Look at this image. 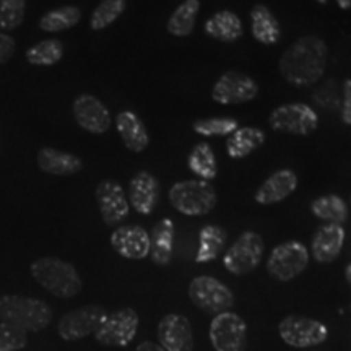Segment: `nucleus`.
<instances>
[{
    "label": "nucleus",
    "instance_id": "f257e3e1",
    "mask_svg": "<svg viewBox=\"0 0 351 351\" xmlns=\"http://www.w3.org/2000/svg\"><path fill=\"white\" fill-rule=\"evenodd\" d=\"M327 44L317 36H302L283 52L280 72L293 86H313L327 67Z\"/></svg>",
    "mask_w": 351,
    "mask_h": 351
},
{
    "label": "nucleus",
    "instance_id": "f03ea898",
    "mask_svg": "<svg viewBox=\"0 0 351 351\" xmlns=\"http://www.w3.org/2000/svg\"><path fill=\"white\" fill-rule=\"evenodd\" d=\"M54 311L39 298L2 295L0 296V322L23 332H41L51 326Z\"/></svg>",
    "mask_w": 351,
    "mask_h": 351
},
{
    "label": "nucleus",
    "instance_id": "7ed1b4c3",
    "mask_svg": "<svg viewBox=\"0 0 351 351\" xmlns=\"http://www.w3.org/2000/svg\"><path fill=\"white\" fill-rule=\"evenodd\" d=\"M32 276L52 296L70 300L80 295L83 282L78 270L72 263L59 257H41L29 265Z\"/></svg>",
    "mask_w": 351,
    "mask_h": 351
},
{
    "label": "nucleus",
    "instance_id": "20e7f679",
    "mask_svg": "<svg viewBox=\"0 0 351 351\" xmlns=\"http://www.w3.org/2000/svg\"><path fill=\"white\" fill-rule=\"evenodd\" d=\"M169 202L186 217H204L217 207V191L207 181H182L171 187Z\"/></svg>",
    "mask_w": 351,
    "mask_h": 351
},
{
    "label": "nucleus",
    "instance_id": "39448f33",
    "mask_svg": "<svg viewBox=\"0 0 351 351\" xmlns=\"http://www.w3.org/2000/svg\"><path fill=\"white\" fill-rule=\"evenodd\" d=\"M189 298L207 314L228 313L234 306V295L225 283L208 275L195 276L189 285Z\"/></svg>",
    "mask_w": 351,
    "mask_h": 351
},
{
    "label": "nucleus",
    "instance_id": "423d86ee",
    "mask_svg": "<svg viewBox=\"0 0 351 351\" xmlns=\"http://www.w3.org/2000/svg\"><path fill=\"white\" fill-rule=\"evenodd\" d=\"M108 317V311L99 304L82 306L69 311L57 324V333L65 341H77L95 335L96 330Z\"/></svg>",
    "mask_w": 351,
    "mask_h": 351
},
{
    "label": "nucleus",
    "instance_id": "0eeeda50",
    "mask_svg": "<svg viewBox=\"0 0 351 351\" xmlns=\"http://www.w3.org/2000/svg\"><path fill=\"white\" fill-rule=\"evenodd\" d=\"M265 245L258 232L245 231L232 243L223 257V265L232 275L251 274L258 267Z\"/></svg>",
    "mask_w": 351,
    "mask_h": 351
},
{
    "label": "nucleus",
    "instance_id": "6e6552de",
    "mask_svg": "<svg viewBox=\"0 0 351 351\" xmlns=\"http://www.w3.org/2000/svg\"><path fill=\"white\" fill-rule=\"evenodd\" d=\"M138 320L137 311H134L132 307H121V309L108 314V317L96 330L95 339L104 346L124 348L137 335Z\"/></svg>",
    "mask_w": 351,
    "mask_h": 351
},
{
    "label": "nucleus",
    "instance_id": "1a4fd4ad",
    "mask_svg": "<svg viewBox=\"0 0 351 351\" xmlns=\"http://www.w3.org/2000/svg\"><path fill=\"white\" fill-rule=\"evenodd\" d=\"M309 263V252L298 241L283 243L271 251L267 261V270L278 282H291L306 270Z\"/></svg>",
    "mask_w": 351,
    "mask_h": 351
},
{
    "label": "nucleus",
    "instance_id": "9d476101",
    "mask_svg": "<svg viewBox=\"0 0 351 351\" xmlns=\"http://www.w3.org/2000/svg\"><path fill=\"white\" fill-rule=\"evenodd\" d=\"M269 122L274 130L291 135H309L317 129L319 116L304 103H291L274 109Z\"/></svg>",
    "mask_w": 351,
    "mask_h": 351
},
{
    "label": "nucleus",
    "instance_id": "9b49d317",
    "mask_svg": "<svg viewBox=\"0 0 351 351\" xmlns=\"http://www.w3.org/2000/svg\"><path fill=\"white\" fill-rule=\"evenodd\" d=\"M278 333L293 348H311L327 340L328 328L319 320L300 315H288L278 324Z\"/></svg>",
    "mask_w": 351,
    "mask_h": 351
},
{
    "label": "nucleus",
    "instance_id": "f8f14e48",
    "mask_svg": "<svg viewBox=\"0 0 351 351\" xmlns=\"http://www.w3.org/2000/svg\"><path fill=\"white\" fill-rule=\"evenodd\" d=\"M210 340L217 351H245L247 326L234 313L217 314L210 324Z\"/></svg>",
    "mask_w": 351,
    "mask_h": 351
},
{
    "label": "nucleus",
    "instance_id": "ddd939ff",
    "mask_svg": "<svg viewBox=\"0 0 351 351\" xmlns=\"http://www.w3.org/2000/svg\"><path fill=\"white\" fill-rule=\"evenodd\" d=\"M258 95V85L251 77L243 72H230L223 73L215 83L212 98L219 104H241L247 103Z\"/></svg>",
    "mask_w": 351,
    "mask_h": 351
},
{
    "label": "nucleus",
    "instance_id": "4468645a",
    "mask_svg": "<svg viewBox=\"0 0 351 351\" xmlns=\"http://www.w3.org/2000/svg\"><path fill=\"white\" fill-rule=\"evenodd\" d=\"M96 202L101 218L108 226L121 225L130 213V204L119 184L114 181H101L96 187Z\"/></svg>",
    "mask_w": 351,
    "mask_h": 351
},
{
    "label": "nucleus",
    "instance_id": "2eb2a0df",
    "mask_svg": "<svg viewBox=\"0 0 351 351\" xmlns=\"http://www.w3.org/2000/svg\"><path fill=\"white\" fill-rule=\"evenodd\" d=\"M72 109L77 124L90 134H104L111 127V112L103 101L93 95H78L73 99Z\"/></svg>",
    "mask_w": 351,
    "mask_h": 351
},
{
    "label": "nucleus",
    "instance_id": "dca6fc26",
    "mask_svg": "<svg viewBox=\"0 0 351 351\" xmlns=\"http://www.w3.org/2000/svg\"><path fill=\"white\" fill-rule=\"evenodd\" d=\"M158 340L166 351H194L191 320L181 314H168L158 324Z\"/></svg>",
    "mask_w": 351,
    "mask_h": 351
},
{
    "label": "nucleus",
    "instance_id": "f3484780",
    "mask_svg": "<svg viewBox=\"0 0 351 351\" xmlns=\"http://www.w3.org/2000/svg\"><path fill=\"white\" fill-rule=\"evenodd\" d=\"M111 245L121 257L142 261L150 254V234L137 225L119 226L112 231Z\"/></svg>",
    "mask_w": 351,
    "mask_h": 351
},
{
    "label": "nucleus",
    "instance_id": "a211bd4d",
    "mask_svg": "<svg viewBox=\"0 0 351 351\" xmlns=\"http://www.w3.org/2000/svg\"><path fill=\"white\" fill-rule=\"evenodd\" d=\"M130 205L140 215H152L160 200V182L152 173L140 171L129 184Z\"/></svg>",
    "mask_w": 351,
    "mask_h": 351
},
{
    "label": "nucleus",
    "instance_id": "6ab92c4d",
    "mask_svg": "<svg viewBox=\"0 0 351 351\" xmlns=\"http://www.w3.org/2000/svg\"><path fill=\"white\" fill-rule=\"evenodd\" d=\"M345 243V230L341 225L327 223L317 228L313 236V256L320 263H330L340 256Z\"/></svg>",
    "mask_w": 351,
    "mask_h": 351
},
{
    "label": "nucleus",
    "instance_id": "aec40b11",
    "mask_svg": "<svg viewBox=\"0 0 351 351\" xmlns=\"http://www.w3.org/2000/svg\"><path fill=\"white\" fill-rule=\"evenodd\" d=\"M36 161L39 169L51 176H72L80 173L83 169V161L80 156L51 147L39 148Z\"/></svg>",
    "mask_w": 351,
    "mask_h": 351
},
{
    "label": "nucleus",
    "instance_id": "412c9836",
    "mask_svg": "<svg viewBox=\"0 0 351 351\" xmlns=\"http://www.w3.org/2000/svg\"><path fill=\"white\" fill-rule=\"evenodd\" d=\"M298 187V176L291 169H282L271 174L256 192V202L261 205L278 204L293 194Z\"/></svg>",
    "mask_w": 351,
    "mask_h": 351
},
{
    "label": "nucleus",
    "instance_id": "4be33fe9",
    "mask_svg": "<svg viewBox=\"0 0 351 351\" xmlns=\"http://www.w3.org/2000/svg\"><path fill=\"white\" fill-rule=\"evenodd\" d=\"M116 127L127 150L142 153L150 145V135L142 119L134 111H122L116 117Z\"/></svg>",
    "mask_w": 351,
    "mask_h": 351
},
{
    "label": "nucleus",
    "instance_id": "5701e85b",
    "mask_svg": "<svg viewBox=\"0 0 351 351\" xmlns=\"http://www.w3.org/2000/svg\"><path fill=\"white\" fill-rule=\"evenodd\" d=\"M205 33L210 38L217 39L221 43H234L243 38L244 28L243 21L234 12L221 10L217 12L212 19L207 20L205 23Z\"/></svg>",
    "mask_w": 351,
    "mask_h": 351
},
{
    "label": "nucleus",
    "instance_id": "b1692460",
    "mask_svg": "<svg viewBox=\"0 0 351 351\" xmlns=\"http://www.w3.org/2000/svg\"><path fill=\"white\" fill-rule=\"evenodd\" d=\"M174 247V223L173 219L163 218L158 221L150 234V256L156 265H168L173 257Z\"/></svg>",
    "mask_w": 351,
    "mask_h": 351
},
{
    "label": "nucleus",
    "instance_id": "393cba45",
    "mask_svg": "<svg viewBox=\"0 0 351 351\" xmlns=\"http://www.w3.org/2000/svg\"><path fill=\"white\" fill-rule=\"evenodd\" d=\"M265 143V134L257 127H239L226 140V152L232 160H241L251 155Z\"/></svg>",
    "mask_w": 351,
    "mask_h": 351
},
{
    "label": "nucleus",
    "instance_id": "a878e982",
    "mask_svg": "<svg viewBox=\"0 0 351 351\" xmlns=\"http://www.w3.org/2000/svg\"><path fill=\"white\" fill-rule=\"evenodd\" d=\"M252 20V34L258 43L265 44V46H274L282 38L280 32V23L275 19L269 7L256 5L251 12Z\"/></svg>",
    "mask_w": 351,
    "mask_h": 351
},
{
    "label": "nucleus",
    "instance_id": "bb28decb",
    "mask_svg": "<svg viewBox=\"0 0 351 351\" xmlns=\"http://www.w3.org/2000/svg\"><path fill=\"white\" fill-rule=\"evenodd\" d=\"M199 251H197L195 262L208 263L213 262L226 244V231L217 225L204 226L199 232Z\"/></svg>",
    "mask_w": 351,
    "mask_h": 351
},
{
    "label": "nucleus",
    "instance_id": "cd10ccee",
    "mask_svg": "<svg viewBox=\"0 0 351 351\" xmlns=\"http://www.w3.org/2000/svg\"><path fill=\"white\" fill-rule=\"evenodd\" d=\"M189 169L195 176L202 178V181H212L218 174L217 156H215L213 148L207 142L197 143L187 158Z\"/></svg>",
    "mask_w": 351,
    "mask_h": 351
},
{
    "label": "nucleus",
    "instance_id": "c85d7f7f",
    "mask_svg": "<svg viewBox=\"0 0 351 351\" xmlns=\"http://www.w3.org/2000/svg\"><path fill=\"white\" fill-rule=\"evenodd\" d=\"M82 20V12L78 7L64 5L52 8L47 13H44L39 20V29L44 33H60L65 29L73 28Z\"/></svg>",
    "mask_w": 351,
    "mask_h": 351
},
{
    "label": "nucleus",
    "instance_id": "c756f323",
    "mask_svg": "<svg viewBox=\"0 0 351 351\" xmlns=\"http://www.w3.org/2000/svg\"><path fill=\"white\" fill-rule=\"evenodd\" d=\"M200 10V0H186L176 8L168 20V33L173 36H189L195 28L197 13Z\"/></svg>",
    "mask_w": 351,
    "mask_h": 351
},
{
    "label": "nucleus",
    "instance_id": "7c9ffc66",
    "mask_svg": "<svg viewBox=\"0 0 351 351\" xmlns=\"http://www.w3.org/2000/svg\"><path fill=\"white\" fill-rule=\"evenodd\" d=\"M64 57V44L59 39H44L26 51V60L34 67H51Z\"/></svg>",
    "mask_w": 351,
    "mask_h": 351
},
{
    "label": "nucleus",
    "instance_id": "2f4dec72",
    "mask_svg": "<svg viewBox=\"0 0 351 351\" xmlns=\"http://www.w3.org/2000/svg\"><path fill=\"white\" fill-rule=\"evenodd\" d=\"M311 212L320 219L341 225L348 219V207L339 195H322L311 204Z\"/></svg>",
    "mask_w": 351,
    "mask_h": 351
},
{
    "label": "nucleus",
    "instance_id": "473e14b6",
    "mask_svg": "<svg viewBox=\"0 0 351 351\" xmlns=\"http://www.w3.org/2000/svg\"><path fill=\"white\" fill-rule=\"evenodd\" d=\"M125 0H103V2L95 8L93 15H91L90 19L91 29L101 32V29L111 26L114 21L125 12Z\"/></svg>",
    "mask_w": 351,
    "mask_h": 351
},
{
    "label": "nucleus",
    "instance_id": "72a5a7b5",
    "mask_svg": "<svg viewBox=\"0 0 351 351\" xmlns=\"http://www.w3.org/2000/svg\"><path fill=\"white\" fill-rule=\"evenodd\" d=\"M239 122L232 117H212L194 122V130L202 137H225L239 129Z\"/></svg>",
    "mask_w": 351,
    "mask_h": 351
},
{
    "label": "nucleus",
    "instance_id": "f704fd0d",
    "mask_svg": "<svg viewBox=\"0 0 351 351\" xmlns=\"http://www.w3.org/2000/svg\"><path fill=\"white\" fill-rule=\"evenodd\" d=\"M26 0H0V29L13 32L23 23Z\"/></svg>",
    "mask_w": 351,
    "mask_h": 351
},
{
    "label": "nucleus",
    "instance_id": "c9c22d12",
    "mask_svg": "<svg viewBox=\"0 0 351 351\" xmlns=\"http://www.w3.org/2000/svg\"><path fill=\"white\" fill-rule=\"evenodd\" d=\"M28 345V335L20 328L0 322V351H20Z\"/></svg>",
    "mask_w": 351,
    "mask_h": 351
},
{
    "label": "nucleus",
    "instance_id": "e433bc0d",
    "mask_svg": "<svg viewBox=\"0 0 351 351\" xmlns=\"http://www.w3.org/2000/svg\"><path fill=\"white\" fill-rule=\"evenodd\" d=\"M315 103L324 109H337L340 106L339 88L333 80H327L317 91L313 95Z\"/></svg>",
    "mask_w": 351,
    "mask_h": 351
},
{
    "label": "nucleus",
    "instance_id": "4c0bfd02",
    "mask_svg": "<svg viewBox=\"0 0 351 351\" xmlns=\"http://www.w3.org/2000/svg\"><path fill=\"white\" fill-rule=\"evenodd\" d=\"M16 43L10 34H5L0 32V65L7 64L15 54Z\"/></svg>",
    "mask_w": 351,
    "mask_h": 351
},
{
    "label": "nucleus",
    "instance_id": "58836bf2",
    "mask_svg": "<svg viewBox=\"0 0 351 351\" xmlns=\"http://www.w3.org/2000/svg\"><path fill=\"white\" fill-rule=\"evenodd\" d=\"M341 121L351 125V80L343 83V108H341Z\"/></svg>",
    "mask_w": 351,
    "mask_h": 351
},
{
    "label": "nucleus",
    "instance_id": "ea45409f",
    "mask_svg": "<svg viewBox=\"0 0 351 351\" xmlns=\"http://www.w3.org/2000/svg\"><path fill=\"white\" fill-rule=\"evenodd\" d=\"M137 351H166L161 345L153 343V341H142L137 346Z\"/></svg>",
    "mask_w": 351,
    "mask_h": 351
},
{
    "label": "nucleus",
    "instance_id": "a19ab883",
    "mask_svg": "<svg viewBox=\"0 0 351 351\" xmlns=\"http://www.w3.org/2000/svg\"><path fill=\"white\" fill-rule=\"evenodd\" d=\"M337 3H339L340 8H343V10H350L351 8V0H335Z\"/></svg>",
    "mask_w": 351,
    "mask_h": 351
},
{
    "label": "nucleus",
    "instance_id": "79ce46f5",
    "mask_svg": "<svg viewBox=\"0 0 351 351\" xmlns=\"http://www.w3.org/2000/svg\"><path fill=\"white\" fill-rule=\"evenodd\" d=\"M345 276H346V280H348V283L351 285V263L348 267H346V270H345Z\"/></svg>",
    "mask_w": 351,
    "mask_h": 351
},
{
    "label": "nucleus",
    "instance_id": "37998d69",
    "mask_svg": "<svg viewBox=\"0 0 351 351\" xmlns=\"http://www.w3.org/2000/svg\"><path fill=\"white\" fill-rule=\"evenodd\" d=\"M317 2H319V3H322V5H326L327 0H317Z\"/></svg>",
    "mask_w": 351,
    "mask_h": 351
}]
</instances>
